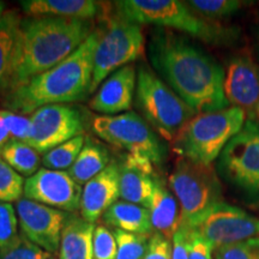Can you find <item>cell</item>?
<instances>
[{
    "label": "cell",
    "instance_id": "obj_1",
    "mask_svg": "<svg viewBox=\"0 0 259 259\" xmlns=\"http://www.w3.org/2000/svg\"><path fill=\"white\" fill-rule=\"evenodd\" d=\"M149 58L162 80L197 114L231 107L223 67L186 36L157 29L149 42Z\"/></svg>",
    "mask_w": 259,
    "mask_h": 259
},
{
    "label": "cell",
    "instance_id": "obj_2",
    "mask_svg": "<svg viewBox=\"0 0 259 259\" xmlns=\"http://www.w3.org/2000/svg\"><path fill=\"white\" fill-rule=\"evenodd\" d=\"M92 21L61 17H27L19 25L14 71L6 93L53 69L93 34Z\"/></svg>",
    "mask_w": 259,
    "mask_h": 259
},
{
    "label": "cell",
    "instance_id": "obj_3",
    "mask_svg": "<svg viewBox=\"0 0 259 259\" xmlns=\"http://www.w3.org/2000/svg\"><path fill=\"white\" fill-rule=\"evenodd\" d=\"M101 37V28L66 59L53 69L38 74L11 92L6 93L5 106L17 114H31L47 105H66L80 101L90 94L94 54Z\"/></svg>",
    "mask_w": 259,
    "mask_h": 259
},
{
    "label": "cell",
    "instance_id": "obj_4",
    "mask_svg": "<svg viewBox=\"0 0 259 259\" xmlns=\"http://www.w3.org/2000/svg\"><path fill=\"white\" fill-rule=\"evenodd\" d=\"M116 15L137 24H154L189 34L197 40L216 46H229L240 36V30L206 21L179 0H122L115 2Z\"/></svg>",
    "mask_w": 259,
    "mask_h": 259
},
{
    "label": "cell",
    "instance_id": "obj_5",
    "mask_svg": "<svg viewBox=\"0 0 259 259\" xmlns=\"http://www.w3.org/2000/svg\"><path fill=\"white\" fill-rule=\"evenodd\" d=\"M246 114L239 107L196 114L174 138L173 150L180 157L211 164L231 139L241 131Z\"/></svg>",
    "mask_w": 259,
    "mask_h": 259
},
{
    "label": "cell",
    "instance_id": "obj_6",
    "mask_svg": "<svg viewBox=\"0 0 259 259\" xmlns=\"http://www.w3.org/2000/svg\"><path fill=\"white\" fill-rule=\"evenodd\" d=\"M136 103L143 119L162 138L173 142L183 126L197 114L149 67L139 66Z\"/></svg>",
    "mask_w": 259,
    "mask_h": 259
},
{
    "label": "cell",
    "instance_id": "obj_7",
    "mask_svg": "<svg viewBox=\"0 0 259 259\" xmlns=\"http://www.w3.org/2000/svg\"><path fill=\"white\" fill-rule=\"evenodd\" d=\"M169 186L181 210V227H187L222 200V187L211 164L179 157L169 177Z\"/></svg>",
    "mask_w": 259,
    "mask_h": 259
},
{
    "label": "cell",
    "instance_id": "obj_8",
    "mask_svg": "<svg viewBox=\"0 0 259 259\" xmlns=\"http://www.w3.org/2000/svg\"><path fill=\"white\" fill-rule=\"evenodd\" d=\"M93 128L107 143L127 151V157L137 163L154 167L163 160L156 132L136 112L96 116Z\"/></svg>",
    "mask_w": 259,
    "mask_h": 259
},
{
    "label": "cell",
    "instance_id": "obj_9",
    "mask_svg": "<svg viewBox=\"0 0 259 259\" xmlns=\"http://www.w3.org/2000/svg\"><path fill=\"white\" fill-rule=\"evenodd\" d=\"M144 51V35L141 25L120 16H109L94 54V69L90 94L103 80L121 67L137 60Z\"/></svg>",
    "mask_w": 259,
    "mask_h": 259
},
{
    "label": "cell",
    "instance_id": "obj_10",
    "mask_svg": "<svg viewBox=\"0 0 259 259\" xmlns=\"http://www.w3.org/2000/svg\"><path fill=\"white\" fill-rule=\"evenodd\" d=\"M218 170L227 183L259 199V124L246 120L219 156Z\"/></svg>",
    "mask_w": 259,
    "mask_h": 259
},
{
    "label": "cell",
    "instance_id": "obj_11",
    "mask_svg": "<svg viewBox=\"0 0 259 259\" xmlns=\"http://www.w3.org/2000/svg\"><path fill=\"white\" fill-rule=\"evenodd\" d=\"M185 228L202 236L213 248L259 238V219L226 202L215 204Z\"/></svg>",
    "mask_w": 259,
    "mask_h": 259
},
{
    "label": "cell",
    "instance_id": "obj_12",
    "mask_svg": "<svg viewBox=\"0 0 259 259\" xmlns=\"http://www.w3.org/2000/svg\"><path fill=\"white\" fill-rule=\"evenodd\" d=\"M31 130L27 143L38 154L82 136L85 130L83 113L70 105H47L30 114Z\"/></svg>",
    "mask_w": 259,
    "mask_h": 259
},
{
    "label": "cell",
    "instance_id": "obj_13",
    "mask_svg": "<svg viewBox=\"0 0 259 259\" xmlns=\"http://www.w3.org/2000/svg\"><path fill=\"white\" fill-rule=\"evenodd\" d=\"M21 234L48 253L59 250L61 233L71 213L44 205L28 198H21L16 205Z\"/></svg>",
    "mask_w": 259,
    "mask_h": 259
},
{
    "label": "cell",
    "instance_id": "obj_14",
    "mask_svg": "<svg viewBox=\"0 0 259 259\" xmlns=\"http://www.w3.org/2000/svg\"><path fill=\"white\" fill-rule=\"evenodd\" d=\"M82 187L67 171L42 168L24 183V197L51 208L74 212L80 208Z\"/></svg>",
    "mask_w": 259,
    "mask_h": 259
},
{
    "label": "cell",
    "instance_id": "obj_15",
    "mask_svg": "<svg viewBox=\"0 0 259 259\" xmlns=\"http://www.w3.org/2000/svg\"><path fill=\"white\" fill-rule=\"evenodd\" d=\"M229 106L239 107L247 120L257 119L259 106V65L247 53L232 57L225 70L223 83Z\"/></svg>",
    "mask_w": 259,
    "mask_h": 259
},
{
    "label": "cell",
    "instance_id": "obj_16",
    "mask_svg": "<svg viewBox=\"0 0 259 259\" xmlns=\"http://www.w3.org/2000/svg\"><path fill=\"white\" fill-rule=\"evenodd\" d=\"M137 72L134 65H126L103 80L90 101L93 111L105 115H118L128 111L134 101Z\"/></svg>",
    "mask_w": 259,
    "mask_h": 259
},
{
    "label": "cell",
    "instance_id": "obj_17",
    "mask_svg": "<svg viewBox=\"0 0 259 259\" xmlns=\"http://www.w3.org/2000/svg\"><path fill=\"white\" fill-rule=\"evenodd\" d=\"M119 197V163L112 161L101 173L84 185L80 197V215L87 222L95 223L118 202Z\"/></svg>",
    "mask_w": 259,
    "mask_h": 259
},
{
    "label": "cell",
    "instance_id": "obj_18",
    "mask_svg": "<svg viewBox=\"0 0 259 259\" xmlns=\"http://www.w3.org/2000/svg\"><path fill=\"white\" fill-rule=\"evenodd\" d=\"M21 8L29 17H61L92 21L103 6L94 0H25Z\"/></svg>",
    "mask_w": 259,
    "mask_h": 259
},
{
    "label": "cell",
    "instance_id": "obj_19",
    "mask_svg": "<svg viewBox=\"0 0 259 259\" xmlns=\"http://www.w3.org/2000/svg\"><path fill=\"white\" fill-rule=\"evenodd\" d=\"M148 210L155 233L171 240L181 227V210L176 196L160 179H156L155 183L154 194Z\"/></svg>",
    "mask_w": 259,
    "mask_h": 259
},
{
    "label": "cell",
    "instance_id": "obj_20",
    "mask_svg": "<svg viewBox=\"0 0 259 259\" xmlns=\"http://www.w3.org/2000/svg\"><path fill=\"white\" fill-rule=\"evenodd\" d=\"M156 177L128 158L119 164V189L122 200L149 208L154 194Z\"/></svg>",
    "mask_w": 259,
    "mask_h": 259
},
{
    "label": "cell",
    "instance_id": "obj_21",
    "mask_svg": "<svg viewBox=\"0 0 259 259\" xmlns=\"http://www.w3.org/2000/svg\"><path fill=\"white\" fill-rule=\"evenodd\" d=\"M94 223L71 215L61 233L59 259H94Z\"/></svg>",
    "mask_w": 259,
    "mask_h": 259
},
{
    "label": "cell",
    "instance_id": "obj_22",
    "mask_svg": "<svg viewBox=\"0 0 259 259\" xmlns=\"http://www.w3.org/2000/svg\"><path fill=\"white\" fill-rule=\"evenodd\" d=\"M103 220L107 225L115 227L120 231L134 234L153 235L149 210L142 205L118 200L103 213Z\"/></svg>",
    "mask_w": 259,
    "mask_h": 259
},
{
    "label": "cell",
    "instance_id": "obj_23",
    "mask_svg": "<svg viewBox=\"0 0 259 259\" xmlns=\"http://www.w3.org/2000/svg\"><path fill=\"white\" fill-rule=\"evenodd\" d=\"M22 19L16 10H8L0 18V92H6L11 80Z\"/></svg>",
    "mask_w": 259,
    "mask_h": 259
},
{
    "label": "cell",
    "instance_id": "obj_24",
    "mask_svg": "<svg viewBox=\"0 0 259 259\" xmlns=\"http://www.w3.org/2000/svg\"><path fill=\"white\" fill-rule=\"evenodd\" d=\"M111 163L109 154L101 144L87 141L73 166L67 170L70 177L79 185H85Z\"/></svg>",
    "mask_w": 259,
    "mask_h": 259
},
{
    "label": "cell",
    "instance_id": "obj_25",
    "mask_svg": "<svg viewBox=\"0 0 259 259\" xmlns=\"http://www.w3.org/2000/svg\"><path fill=\"white\" fill-rule=\"evenodd\" d=\"M0 156L21 176L31 177L38 170L41 164L40 154L28 143L11 141L0 151Z\"/></svg>",
    "mask_w": 259,
    "mask_h": 259
},
{
    "label": "cell",
    "instance_id": "obj_26",
    "mask_svg": "<svg viewBox=\"0 0 259 259\" xmlns=\"http://www.w3.org/2000/svg\"><path fill=\"white\" fill-rule=\"evenodd\" d=\"M85 137L82 135L58 145L44 155L42 164L47 169L63 171L69 170L76 162L77 157L79 156L80 151L85 145Z\"/></svg>",
    "mask_w": 259,
    "mask_h": 259
},
{
    "label": "cell",
    "instance_id": "obj_27",
    "mask_svg": "<svg viewBox=\"0 0 259 259\" xmlns=\"http://www.w3.org/2000/svg\"><path fill=\"white\" fill-rule=\"evenodd\" d=\"M186 4L199 17L216 22L219 19L231 17L246 3L239 0H190L186 2Z\"/></svg>",
    "mask_w": 259,
    "mask_h": 259
},
{
    "label": "cell",
    "instance_id": "obj_28",
    "mask_svg": "<svg viewBox=\"0 0 259 259\" xmlns=\"http://www.w3.org/2000/svg\"><path fill=\"white\" fill-rule=\"evenodd\" d=\"M118 252L115 259H143L151 235L134 234L115 229L114 232Z\"/></svg>",
    "mask_w": 259,
    "mask_h": 259
},
{
    "label": "cell",
    "instance_id": "obj_29",
    "mask_svg": "<svg viewBox=\"0 0 259 259\" xmlns=\"http://www.w3.org/2000/svg\"><path fill=\"white\" fill-rule=\"evenodd\" d=\"M23 178L0 156V202H18L24 194Z\"/></svg>",
    "mask_w": 259,
    "mask_h": 259
},
{
    "label": "cell",
    "instance_id": "obj_30",
    "mask_svg": "<svg viewBox=\"0 0 259 259\" xmlns=\"http://www.w3.org/2000/svg\"><path fill=\"white\" fill-rule=\"evenodd\" d=\"M51 257V253L32 244L22 234L14 244L0 250V259H50Z\"/></svg>",
    "mask_w": 259,
    "mask_h": 259
},
{
    "label": "cell",
    "instance_id": "obj_31",
    "mask_svg": "<svg viewBox=\"0 0 259 259\" xmlns=\"http://www.w3.org/2000/svg\"><path fill=\"white\" fill-rule=\"evenodd\" d=\"M18 216L11 203L0 202V250L18 239Z\"/></svg>",
    "mask_w": 259,
    "mask_h": 259
},
{
    "label": "cell",
    "instance_id": "obj_32",
    "mask_svg": "<svg viewBox=\"0 0 259 259\" xmlns=\"http://www.w3.org/2000/svg\"><path fill=\"white\" fill-rule=\"evenodd\" d=\"M213 259H259V238L213 248Z\"/></svg>",
    "mask_w": 259,
    "mask_h": 259
},
{
    "label": "cell",
    "instance_id": "obj_33",
    "mask_svg": "<svg viewBox=\"0 0 259 259\" xmlns=\"http://www.w3.org/2000/svg\"><path fill=\"white\" fill-rule=\"evenodd\" d=\"M118 252L115 235L105 226H96L93 239L94 259H115Z\"/></svg>",
    "mask_w": 259,
    "mask_h": 259
},
{
    "label": "cell",
    "instance_id": "obj_34",
    "mask_svg": "<svg viewBox=\"0 0 259 259\" xmlns=\"http://www.w3.org/2000/svg\"><path fill=\"white\" fill-rule=\"evenodd\" d=\"M6 121H8L10 132H11V141H19L27 143L31 130L30 116L17 114L9 109H5Z\"/></svg>",
    "mask_w": 259,
    "mask_h": 259
},
{
    "label": "cell",
    "instance_id": "obj_35",
    "mask_svg": "<svg viewBox=\"0 0 259 259\" xmlns=\"http://www.w3.org/2000/svg\"><path fill=\"white\" fill-rule=\"evenodd\" d=\"M173 245L163 235L154 233L149 240L147 252L143 259H171Z\"/></svg>",
    "mask_w": 259,
    "mask_h": 259
},
{
    "label": "cell",
    "instance_id": "obj_36",
    "mask_svg": "<svg viewBox=\"0 0 259 259\" xmlns=\"http://www.w3.org/2000/svg\"><path fill=\"white\" fill-rule=\"evenodd\" d=\"M189 231V259H213V247L205 239Z\"/></svg>",
    "mask_w": 259,
    "mask_h": 259
},
{
    "label": "cell",
    "instance_id": "obj_37",
    "mask_svg": "<svg viewBox=\"0 0 259 259\" xmlns=\"http://www.w3.org/2000/svg\"><path fill=\"white\" fill-rule=\"evenodd\" d=\"M173 254L171 259H189V231L180 227L171 239Z\"/></svg>",
    "mask_w": 259,
    "mask_h": 259
},
{
    "label": "cell",
    "instance_id": "obj_38",
    "mask_svg": "<svg viewBox=\"0 0 259 259\" xmlns=\"http://www.w3.org/2000/svg\"><path fill=\"white\" fill-rule=\"evenodd\" d=\"M9 142H11V132L6 121L5 109H0V151Z\"/></svg>",
    "mask_w": 259,
    "mask_h": 259
},
{
    "label": "cell",
    "instance_id": "obj_39",
    "mask_svg": "<svg viewBox=\"0 0 259 259\" xmlns=\"http://www.w3.org/2000/svg\"><path fill=\"white\" fill-rule=\"evenodd\" d=\"M5 12H6V4L4 2H0V18L4 16Z\"/></svg>",
    "mask_w": 259,
    "mask_h": 259
},
{
    "label": "cell",
    "instance_id": "obj_40",
    "mask_svg": "<svg viewBox=\"0 0 259 259\" xmlns=\"http://www.w3.org/2000/svg\"><path fill=\"white\" fill-rule=\"evenodd\" d=\"M257 118H259V106H258V109H257Z\"/></svg>",
    "mask_w": 259,
    "mask_h": 259
},
{
    "label": "cell",
    "instance_id": "obj_41",
    "mask_svg": "<svg viewBox=\"0 0 259 259\" xmlns=\"http://www.w3.org/2000/svg\"><path fill=\"white\" fill-rule=\"evenodd\" d=\"M50 259H57V258H54V257H51Z\"/></svg>",
    "mask_w": 259,
    "mask_h": 259
},
{
    "label": "cell",
    "instance_id": "obj_42",
    "mask_svg": "<svg viewBox=\"0 0 259 259\" xmlns=\"http://www.w3.org/2000/svg\"><path fill=\"white\" fill-rule=\"evenodd\" d=\"M258 45H259V35H258Z\"/></svg>",
    "mask_w": 259,
    "mask_h": 259
}]
</instances>
